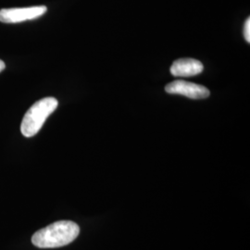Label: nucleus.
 Here are the masks:
<instances>
[{"label":"nucleus","instance_id":"obj_1","mask_svg":"<svg viewBox=\"0 0 250 250\" xmlns=\"http://www.w3.org/2000/svg\"><path fill=\"white\" fill-rule=\"evenodd\" d=\"M79 232L78 224L72 221H59L37 231L32 237V243L39 249L61 248L74 241Z\"/></svg>","mask_w":250,"mask_h":250},{"label":"nucleus","instance_id":"obj_2","mask_svg":"<svg viewBox=\"0 0 250 250\" xmlns=\"http://www.w3.org/2000/svg\"><path fill=\"white\" fill-rule=\"evenodd\" d=\"M59 102L54 98H45L36 102L28 109L22 119L21 125V132L25 137H32L36 135L46 119L50 116L56 108Z\"/></svg>","mask_w":250,"mask_h":250},{"label":"nucleus","instance_id":"obj_3","mask_svg":"<svg viewBox=\"0 0 250 250\" xmlns=\"http://www.w3.org/2000/svg\"><path fill=\"white\" fill-rule=\"evenodd\" d=\"M46 10L47 9L45 6L3 9L0 10V21L4 23H18L41 17L45 14Z\"/></svg>","mask_w":250,"mask_h":250},{"label":"nucleus","instance_id":"obj_4","mask_svg":"<svg viewBox=\"0 0 250 250\" xmlns=\"http://www.w3.org/2000/svg\"><path fill=\"white\" fill-rule=\"evenodd\" d=\"M168 94L182 95L192 99H205L209 97L210 92L205 86L187 81L176 80L165 86Z\"/></svg>","mask_w":250,"mask_h":250},{"label":"nucleus","instance_id":"obj_5","mask_svg":"<svg viewBox=\"0 0 250 250\" xmlns=\"http://www.w3.org/2000/svg\"><path fill=\"white\" fill-rule=\"evenodd\" d=\"M203 70V64L195 59H180L170 66V73L175 77L196 76Z\"/></svg>","mask_w":250,"mask_h":250},{"label":"nucleus","instance_id":"obj_6","mask_svg":"<svg viewBox=\"0 0 250 250\" xmlns=\"http://www.w3.org/2000/svg\"><path fill=\"white\" fill-rule=\"evenodd\" d=\"M244 36L245 39L248 43H250V19L249 18L246 22H245V26H244Z\"/></svg>","mask_w":250,"mask_h":250},{"label":"nucleus","instance_id":"obj_7","mask_svg":"<svg viewBox=\"0 0 250 250\" xmlns=\"http://www.w3.org/2000/svg\"><path fill=\"white\" fill-rule=\"evenodd\" d=\"M5 67H6L5 63H4L3 61H1V60H0V72H2V71L5 69Z\"/></svg>","mask_w":250,"mask_h":250}]
</instances>
